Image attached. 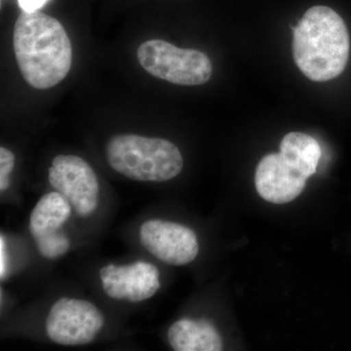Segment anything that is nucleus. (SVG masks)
<instances>
[{
	"label": "nucleus",
	"mask_w": 351,
	"mask_h": 351,
	"mask_svg": "<svg viewBox=\"0 0 351 351\" xmlns=\"http://www.w3.org/2000/svg\"><path fill=\"white\" fill-rule=\"evenodd\" d=\"M168 341L176 351H221L223 341L216 328L206 319L184 318L169 328Z\"/></svg>",
	"instance_id": "nucleus-6"
},
{
	"label": "nucleus",
	"mask_w": 351,
	"mask_h": 351,
	"mask_svg": "<svg viewBox=\"0 0 351 351\" xmlns=\"http://www.w3.org/2000/svg\"><path fill=\"white\" fill-rule=\"evenodd\" d=\"M13 46L23 77L36 89L56 86L71 71V40L61 23L49 15L23 11L14 25Z\"/></svg>",
	"instance_id": "nucleus-1"
},
{
	"label": "nucleus",
	"mask_w": 351,
	"mask_h": 351,
	"mask_svg": "<svg viewBox=\"0 0 351 351\" xmlns=\"http://www.w3.org/2000/svg\"><path fill=\"white\" fill-rule=\"evenodd\" d=\"M280 154L288 163L307 179L315 174L321 157V147L311 136L292 132L281 141Z\"/></svg>",
	"instance_id": "nucleus-7"
},
{
	"label": "nucleus",
	"mask_w": 351,
	"mask_h": 351,
	"mask_svg": "<svg viewBox=\"0 0 351 351\" xmlns=\"http://www.w3.org/2000/svg\"><path fill=\"white\" fill-rule=\"evenodd\" d=\"M10 186V178L0 179V191H5Z\"/></svg>",
	"instance_id": "nucleus-10"
},
{
	"label": "nucleus",
	"mask_w": 351,
	"mask_h": 351,
	"mask_svg": "<svg viewBox=\"0 0 351 351\" xmlns=\"http://www.w3.org/2000/svg\"><path fill=\"white\" fill-rule=\"evenodd\" d=\"M293 54L309 80L329 82L345 71L350 40L345 21L328 6L311 7L294 27Z\"/></svg>",
	"instance_id": "nucleus-2"
},
{
	"label": "nucleus",
	"mask_w": 351,
	"mask_h": 351,
	"mask_svg": "<svg viewBox=\"0 0 351 351\" xmlns=\"http://www.w3.org/2000/svg\"><path fill=\"white\" fill-rule=\"evenodd\" d=\"M15 164V156L6 147H0V179L10 178Z\"/></svg>",
	"instance_id": "nucleus-8"
},
{
	"label": "nucleus",
	"mask_w": 351,
	"mask_h": 351,
	"mask_svg": "<svg viewBox=\"0 0 351 351\" xmlns=\"http://www.w3.org/2000/svg\"><path fill=\"white\" fill-rule=\"evenodd\" d=\"M47 0H19V5L23 11L34 12L46 3Z\"/></svg>",
	"instance_id": "nucleus-9"
},
{
	"label": "nucleus",
	"mask_w": 351,
	"mask_h": 351,
	"mask_svg": "<svg viewBox=\"0 0 351 351\" xmlns=\"http://www.w3.org/2000/svg\"><path fill=\"white\" fill-rule=\"evenodd\" d=\"M106 154L110 167L133 181H169L184 166L179 149L164 138L115 136L108 143Z\"/></svg>",
	"instance_id": "nucleus-3"
},
{
	"label": "nucleus",
	"mask_w": 351,
	"mask_h": 351,
	"mask_svg": "<svg viewBox=\"0 0 351 351\" xmlns=\"http://www.w3.org/2000/svg\"><path fill=\"white\" fill-rule=\"evenodd\" d=\"M306 180V176L288 163L280 152L263 157L255 175L258 195L274 204H285L297 198Z\"/></svg>",
	"instance_id": "nucleus-5"
},
{
	"label": "nucleus",
	"mask_w": 351,
	"mask_h": 351,
	"mask_svg": "<svg viewBox=\"0 0 351 351\" xmlns=\"http://www.w3.org/2000/svg\"><path fill=\"white\" fill-rule=\"evenodd\" d=\"M99 274H100L101 278H103V277L107 276L108 274V270H107V269H106V267H103V269H101L100 272H99Z\"/></svg>",
	"instance_id": "nucleus-11"
},
{
	"label": "nucleus",
	"mask_w": 351,
	"mask_h": 351,
	"mask_svg": "<svg viewBox=\"0 0 351 351\" xmlns=\"http://www.w3.org/2000/svg\"><path fill=\"white\" fill-rule=\"evenodd\" d=\"M137 58L149 75L177 85L204 84L213 73L211 61L204 53L181 49L160 39L141 44Z\"/></svg>",
	"instance_id": "nucleus-4"
}]
</instances>
